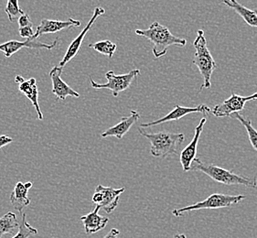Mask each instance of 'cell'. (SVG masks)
<instances>
[{
	"mask_svg": "<svg viewBox=\"0 0 257 238\" xmlns=\"http://www.w3.org/2000/svg\"><path fill=\"white\" fill-rule=\"evenodd\" d=\"M120 234V231L116 228H112L108 233H106L103 238H117Z\"/></svg>",
	"mask_w": 257,
	"mask_h": 238,
	"instance_id": "cell-29",
	"label": "cell"
},
{
	"mask_svg": "<svg viewBox=\"0 0 257 238\" xmlns=\"http://www.w3.org/2000/svg\"><path fill=\"white\" fill-rule=\"evenodd\" d=\"M173 238H187L185 233H175L173 235Z\"/></svg>",
	"mask_w": 257,
	"mask_h": 238,
	"instance_id": "cell-30",
	"label": "cell"
},
{
	"mask_svg": "<svg viewBox=\"0 0 257 238\" xmlns=\"http://www.w3.org/2000/svg\"><path fill=\"white\" fill-rule=\"evenodd\" d=\"M139 132V134L149 140L151 144V155L160 159H166L169 156L177 154L178 149H180L185 140V136L182 133H171L167 131L147 133L140 127Z\"/></svg>",
	"mask_w": 257,
	"mask_h": 238,
	"instance_id": "cell-3",
	"label": "cell"
},
{
	"mask_svg": "<svg viewBox=\"0 0 257 238\" xmlns=\"http://www.w3.org/2000/svg\"><path fill=\"white\" fill-rule=\"evenodd\" d=\"M139 74H140L139 69H135L130 71L128 73L120 74V75H116L113 71H109L105 73L107 83H95L92 77H90V83L93 88L108 89L113 93V96L117 97L119 93L127 90L131 86L133 81L139 76Z\"/></svg>",
	"mask_w": 257,
	"mask_h": 238,
	"instance_id": "cell-6",
	"label": "cell"
},
{
	"mask_svg": "<svg viewBox=\"0 0 257 238\" xmlns=\"http://www.w3.org/2000/svg\"><path fill=\"white\" fill-rule=\"evenodd\" d=\"M100 209V206L96 205L92 212H88L86 215H83L81 217L85 233L87 234L98 233L99 231L103 230L108 223V218L99 214Z\"/></svg>",
	"mask_w": 257,
	"mask_h": 238,
	"instance_id": "cell-17",
	"label": "cell"
},
{
	"mask_svg": "<svg viewBox=\"0 0 257 238\" xmlns=\"http://www.w3.org/2000/svg\"><path fill=\"white\" fill-rule=\"evenodd\" d=\"M207 119L205 117L201 119L200 123L195 129V133L193 136V139L190 141V144L186 147L184 150L181 151L180 156V161L183 168V171H190L191 164L196 159L197 150H198V144L201 139V135L204 129Z\"/></svg>",
	"mask_w": 257,
	"mask_h": 238,
	"instance_id": "cell-11",
	"label": "cell"
},
{
	"mask_svg": "<svg viewBox=\"0 0 257 238\" xmlns=\"http://www.w3.org/2000/svg\"><path fill=\"white\" fill-rule=\"evenodd\" d=\"M231 117L239 120L242 123V126L245 128L252 149L257 152V130L252 127V122L249 119L244 118L239 113H234V114H231Z\"/></svg>",
	"mask_w": 257,
	"mask_h": 238,
	"instance_id": "cell-21",
	"label": "cell"
},
{
	"mask_svg": "<svg viewBox=\"0 0 257 238\" xmlns=\"http://www.w3.org/2000/svg\"><path fill=\"white\" fill-rule=\"evenodd\" d=\"M192 44L196 50L192 63L199 69L201 76L203 77L201 91L204 88L210 89L211 87V75L216 70L217 64L208 48L204 31L202 30L198 31L195 41L192 42Z\"/></svg>",
	"mask_w": 257,
	"mask_h": 238,
	"instance_id": "cell-4",
	"label": "cell"
},
{
	"mask_svg": "<svg viewBox=\"0 0 257 238\" xmlns=\"http://www.w3.org/2000/svg\"><path fill=\"white\" fill-rule=\"evenodd\" d=\"M5 12L8 15L9 21L11 22H13L25 13L24 11L21 10L19 0H8V4L6 7Z\"/></svg>",
	"mask_w": 257,
	"mask_h": 238,
	"instance_id": "cell-24",
	"label": "cell"
},
{
	"mask_svg": "<svg viewBox=\"0 0 257 238\" xmlns=\"http://www.w3.org/2000/svg\"><path fill=\"white\" fill-rule=\"evenodd\" d=\"M20 223L14 212H9L0 217V238L9 233H14L19 230Z\"/></svg>",
	"mask_w": 257,
	"mask_h": 238,
	"instance_id": "cell-20",
	"label": "cell"
},
{
	"mask_svg": "<svg viewBox=\"0 0 257 238\" xmlns=\"http://www.w3.org/2000/svg\"><path fill=\"white\" fill-rule=\"evenodd\" d=\"M19 31H20L21 37L25 38V39H31V38L35 35V32H36V31H34V30H33V24L29 25V26L20 28Z\"/></svg>",
	"mask_w": 257,
	"mask_h": 238,
	"instance_id": "cell-25",
	"label": "cell"
},
{
	"mask_svg": "<svg viewBox=\"0 0 257 238\" xmlns=\"http://www.w3.org/2000/svg\"><path fill=\"white\" fill-rule=\"evenodd\" d=\"M32 182H21L19 181L16 184L14 190L11 194V202L12 206L19 212H23V209L31 204V199L29 198V191L32 187Z\"/></svg>",
	"mask_w": 257,
	"mask_h": 238,
	"instance_id": "cell-16",
	"label": "cell"
},
{
	"mask_svg": "<svg viewBox=\"0 0 257 238\" xmlns=\"http://www.w3.org/2000/svg\"><path fill=\"white\" fill-rule=\"evenodd\" d=\"M16 83L19 84V90L23 93L27 98L31 101L34 108L36 110L38 118L43 119V114L41 112V106L39 104V89L37 86V81L35 78H31L26 80L21 75H17L15 77Z\"/></svg>",
	"mask_w": 257,
	"mask_h": 238,
	"instance_id": "cell-13",
	"label": "cell"
},
{
	"mask_svg": "<svg viewBox=\"0 0 257 238\" xmlns=\"http://www.w3.org/2000/svg\"><path fill=\"white\" fill-rule=\"evenodd\" d=\"M13 142V140L11 139V137L6 136V135H1L0 136V150L2 148H4L5 146L9 145Z\"/></svg>",
	"mask_w": 257,
	"mask_h": 238,
	"instance_id": "cell-28",
	"label": "cell"
},
{
	"mask_svg": "<svg viewBox=\"0 0 257 238\" xmlns=\"http://www.w3.org/2000/svg\"><path fill=\"white\" fill-rule=\"evenodd\" d=\"M136 34L144 37L154 44L152 52L157 60L165 56L170 46L184 47L187 44L185 39L173 35L167 27L158 21L153 22L148 30H137Z\"/></svg>",
	"mask_w": 257,
	"mask_h": 238,
	"instance_id": "cell-1",
	"label": "cell"
},
{
	"mask_svg": "<svg viewBox=\"0 0 257 238\" xmlns=\"http://www.w3.org/2000/svg\"><path fill=\"white\" fill-rule=\"evenodd\" d=\"M103 193L100 191H95L93 193V197H92V202L95 204V205H100L103 202Z\"/></svg>",
	"mask_w": 257,
	"mask_h": 238,
	"instance_id": "cell-27",
	"label": "cell"
},
{
	"mask_svg": "<svg viewBox=\"0 0 257 238\" xmlns=\"http://www.w3.org/2000/svg\"><path fill=\"white\" fill-rule=\"evenodd\" d=\"M58 44V39H56L52 44H47L43 42H39L38 40L33 39H27L24 42L15 41L12 40L10 42H4L0 44V52H3L7 58H11L16 52H20L22 49H34V50H40V49H46L48 51H52Z\"/></svg>",
	"mask_w": 257,
	"mask_h": 238,
	"instance_id": "cell-9",
	"label": "cell"
},
{
	"mask_svg": "<svg viewBox=\"0 0 257 238\" xmlns=\"http://www.w3.org/2000/svg\"><path fill=\"white\" fill-rule=\"evenodd\" d=\"M229 9L235 11L245 21L247 25L257 28V11H252L239 3L237 0H221Z\"/></svg>",
	"mask_w": 257,
	"mask_h": 238,
	"instance_id": "cell-19",
	"label": "cell"
},
{
	"mask_svg": "<svg viewBox=\"0 0 257 238\" xmlns=\"http://www.w3.org/2000/svg\"><path fill=\"white\" fill-rule=\"evenodd\" d=\"M63 72V68L56 65L52 68L50 72V77L52 79V92L57 99L60 100H65L68 96L72 97H80V93L74 91L73 89L65 83L62 79V73Z\"/></svg>",
	"mask_w": 257,
	"mask_h": 238,
	"instance_id": "cell-12",
	"label": "cell"
},
{
	"mask_svg": "<svg viewBox=\"0 0 257 238\" xmlns=\"http://www.w3.org/2000/svg\"><path fill=\"white\" fill-rule=\"evenodd\" d=\"M89 48L93 49L95 52H99V53L112 59L113 57L114 52L116 51L117 46H116L115 43H113L111 41L104 40V41L95 42L93 44H89Z\"/></svg>",
	"mask_w": 257,
	"mask_h": 238,
	"instance_id": "cell-22",
	"label": "cell"
},
{
	"mask_svg": "<svg viewBox=\"0 0 257 238\" xmlns=\"http://www.w3.org/2000/svg\"><path fill=\"white\" fill-rule=\"evenodd\" d=\"M95 191H100L103 193V202L98 206L103 208L107 213H112L115 210V208L117 207L120 195L125 191V189H113L112 187H104L99 184L96 187Z\"/></svg>",
	"mask_w": 257,
	"mask_h": 238,
	"instance_id": "cell-18",
	"label": "cell"
},
{
	"mask_svg": "<svg viewBox=\"0 0 257 238\" xmlns=\"http://www.w3.org/2000/svg\"><path fill=\"white\" fill-rule=\"evenodd\" d=\"M256 99L257 93L249 96H242L231 93L229 98L223 101L221 104L215 105L211 110V113L215 117H231V114L242 111L245 104L249 101Z\"/></svg>",
	"mask_w": 257,
	"mask_h": 238,
	"instance_id": "cell-7",
	"label": "cell"
},
{
	"mask_svg": "<svg viewBox=\"0 0 257 238\" xmlns=\"http://www.w3.org/2000/svg\"><path fill=\"white\" fill-rule=\"evenodd\" d=\"M211 112V108L206 104H200L196 107H184V106H180V105H176L174 109L172 111H170L167 115H165L164 117H161V118L155 120L152 122H149V123H143V124L140 125V128L145 129V128H150V127L163 124L166 122L177 121V120H180L182 117H184L185 115L194 114V113H201V114H210Z\"/></svg>",
	"mask_w": 257,
	"mask_h": 238,
	"instance_id": "cell-10",
	"label": "cell"
},
{
	"mask_svg": "<svg viewBox=\"0 0 257 238\" xmlns=\"http://www.w3.org/2000/svg\"><path fill=\"white\" fill-rule=\"evenodd\" d=\"M140 118V114L136 110L130 111L129 116H123L118 124L114 125L108 130L103 131L101 134L102 138H108V137H115L117 140H122L123 136L128 132L130 129L136 124Z\"/></svg>",
	"mask_w": 257,
	"mask_h": 238,
	"instance_id": "cell-15",
	"label": "cell"
},
{
	"mask_svg": "<svg viewBox=\"0 0 257 238\" xmlns=\"http://www.w3.org/2000/svg\"><path fill=\"white\" fill-rule=\"evenodd\" d=\"M21 221L20 223V227L18 230V233L12 238H30L33 235L38 234V229L31 226L27 221L26 214L24 212H21Z\"/></svg>",
	"mask_w": 257,
	"mask_h": 238,
	"instance_id": "cell-23",
	"label": "cell"
},
{
	"mask_svg": "<svg viewBox=\"0 0 257 238\" xmlns=\"http://www.w3.org/2000/svg\"><path fill=\"white\" fill-rule=\"evenodd\" d=\"M104 14H105V11L103 10V8L97 7V8L94 9V11H93V14L92 16V18H91V20L88 22L87 25L84 27V29L81 31V33L78 35L77 38L75 40H73L72 43L70 44V46L68 48L67 52L65 53V55L63 56V59L60 62L59 66L64 68V66H66L67 63L71 62L72 59L77 55V53L80 51L81 47H82V42L84 41V38L86 36V34L91 30V28L95 23V21H96L98 18L101 17V16L104 15Z\"/></svg>",
	"mask_w": 257,
	"mask_h": 238,
	"instance_id": "cell-8",
	"label": "cell"
},
{
	"mask_svg": "<svg viewBox=\"0 0 257 238\" xmlns=\"http://www.w3.org/2000/svg\"><path fill=\"white\" fill-rule=\"evenodd\" d=\"M246 198L245 195H229L223 193H213L205 200L201 202H197L191 205H188L186 207L174 209L172 211V214L175 217H182L187 212L198 211V210H214V209H221V208L231 207L232 205L238 204Z\"/></svg>",
	"mask_w": 257,
	"mask_h": 238,
	"instance_id": "cell-5",
	"label": "cell"
},
{
	"mask_svg": "<svg viewBox=\"0 0 257 238\" xmlns=\"http://www.w3.org/2000/svg\"><path fill=\"white\" fill-rule=\"evenodd\" d=\"M190 171L202 172L210 177L211 180L225 185H242L255 189L257 191L256 177L250 178L237 175L233 171H228L211 163H205L199 158H196L192 162Z\"/></svg>",
	"mask_w": 257,
	"mask_h": 238,
	"instance_id": "cell-2",
	"label": "cell"
},
{
	"mask_svg": "<svg viewBox=\"0 0 257 238\" xmlns=\"http://www.w3.org/2000/svg\"><path fill=\"white\" fill-rule=\"evenodd\" d=\"M18 23H19L20 28L29 26V25L32 24L30 16L27 15L26 13H24L23 15H21V17L18 19Z\"/></svg>",
	"mask_w": 257,
	"mask_h": 238,
	"instance_id": "cell-26",
	"label": "cell"
},
{
	"mask_svg": "<svg viewBox=\"0 0 257 238\" xmlns=\"http://www.w3.org/2000/svg\"><path fill=\"white\" fill-rule=\"evenodd\" d=\"M82 22L80 21L73 20L70 18L68 21H52V20H47L43 19L41 21V24L37 27L35 35L31 39L36 40L39 37L42 36L43 34H49V33H56L62 30H68L73 27L81 26Z\"/></svg>",
	"mask_w": 257,
	"mask_h": 238,
	"instance_id": "cell-14",
	"label": "cell"
}]
</instances>
